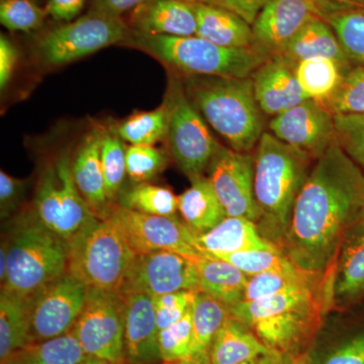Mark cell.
Returning <instances> with one entry per match:
<instances>
[{"instance_id": "1", "label": "cell", "mask_w": 364, "mask_h": 364, "mask_svg": "<svg viewBox=\"0 0 364 364\" xmlns=\"http://www.w3.org/2000/svg\"><path fill=\"white\" fill-rule=\"evenodd\" d=\"M363 191V172L334 141L299 191L282 252L304 272H334L345 235L359 219Z\"/></svg>"}, {"instance_id": "2", "label": "cell", "mask_w": 364, "mask_h": 364, "mask_svg": "<svg viewBox=\"0 0 364 364\" xmlns=\"http://www.w3.org/2000/svg\"><path fill=\"white\" fill-rule=\"evenodd\" d=\"M313 161L305 151L282 142L270 132H264L256 146L254 196L259 214L256 226L263 238L279 248Z\"/></svg>"}, {"instance_id": "3", "label": "cell", "mask_w": 364, "mask_h": 364, "mask_svg": "<svg viewBox=\"0 0 364 364\" xmlns=\"http://www.w3.org/2000/svg\"><path fill=\"white\" fill-rule=\"evenodd\" d=\"M186 95L205 121L231 149L250 153L264 133L263 112L252 78L181 75Z\"/></svg>"}, {"instance_id": "4", "label": "cell", "mask_w": 364, "mask_h": 364, "mask_svg": "<svg viewBox=\"0 0 364 364\" xmlns=\"http://www.w3.org/2000/svg\"><path fill=\"white\" fill-rule=\"evenodd\" d=\"M124 45L147 53L181 75L247 78L269 59L255 48L221 47L198 36L173 37L131 32Z\"/></svg>"}, {"instance_id": "5", "label": "cell", "mask_w": 364, "mask_h": 364, "mask_svg": "<svg viewBox=\"0 0 364 364\" xmlns=\"http://www.w3.org/2000/svg\"><path fill=\"white\" fill-rule=\"evenodd\" d=\"M66 243L69 274L88 287L121 294L136 254L109 218H93Z\"/></svg>"}, {"instance_id": "6", "label": "cell", "mask_w": 364, "mask_h": 364, "mask_svg": "<svg viewBox=\"0 0 364 364\" xmlns=\"http://www.w3.org/2000/svg\"><path fill=\"white\" fill-rule=\"evenodd\" d=\"M65 240L35 222L16 230L9 242V264L1 291L31 301L41 289L67 273Z\"/></svg>"}, {"instance_id": "7", "label": "cell", "mask_w": 364, "mask_h": 364, "mask_svg": "<svg viewBox=\"0 0 364 364\" xmlns=\"http://www.w3.org/2000/svg\"><path fill=\"white\" fill-rule=\"evenodd\" d=\"M165 105L168 109L169 151L181 171L191 181L203 176L220 146L207 122L189 100L181 78L169 76Z\"/></svg>"}, {"instance_id": "8", "label": "cell", "mask_w": 364, "mask_h": 364, "mask_svg": "<svg viewBox=\"0 0 364 364\" xmlns=\"http://www.w3.org/2000/svg\"><path fill=\"white\" fill-rule=\"evenodd\" d=\"M130 28L121 16L90 9L74 21L53 28L38 40L37 55L47 66H62L100 51L124 44Z\"/></svg>"}, {"instance_id": "9", "label": "cell", "mask_w": 364, "mask_h": 364, "mask_svg": "<svg viewBox=\"0 0 364 364\" xmlns=\"http://www.w3.org/2000/svg\"><path fill=\"white\" fill-rule=\"evenodd\" d=\"M36 220L66 242L97 217L79 193L68 155L48 166L35 198Z\"/></svg>"}, {"instance_id": "10", "label": "cell", "mask_w": 364, "mask_h": 364, "mask_svg": "<svg viewBox=\"0 0 364 364\" xmlns=\"http://www.w3.org/2000/svg\"><path fill=\"white\" fill-rule=\"evenodd\" d=\"M71 331L86 355L122 364L124 360V299L88 287L85 306Z\"/></svg>"}, {"instance_id": "11", "label": "cell", "mask_w": 364, "mask_h": 364, "mask_svg": "<svg viewBox=\"0 0 364 364\" xmlns=\"http://www.w3.org/2000/svg\"><path fill=\"white\" fill-rule=\"evenodd\" d=\"M109 220L124 235L136 255L170 251L198 260L203 253L196 242V233L176 215L141 214L122 207L112 208Z\"/></svg>"}, {"instance_id": "12", "label": "cell", "mask_w": 364, "mask_h": 364, "mask_svg": "<svg viewBox=\"0 0 364 364\" xmlns=\"http://www.w3.org/2000/svg\"><path fill=\"white\" fill-rule=\"evenodd\" d=\"M182 291H200L196 260L170 251H154L136 255L121 294H145L153 298Z\"/></svg>"}, {"instance_id": "13", "label": "cell", "mask_w": 364, "mask_h": 364, "mask_svg": "<svg viewBox=\"0 0 364 364\" xmlns=\"http://www.w3.org/2000/svg\"><path fill=\"white\" fill-rule=\"evenodd\" d=\"M88 287L68 272L31 299L32 338H55L71 331L85 306Z\"/></svg>"}, {"instance_id": "14", "label": "cell", "mask_w": 364, "mask_h": 364, "mask_svg": "<svg viewBox=\"0 0 364 364\" xmlns=\"http://www.w3.org/2000/svg\"><path fill=\"white\" fill-rule=\"evenodd\" d=\"M208 170L227 217L247 218L256 224L259 214L254 196L253 155L220 146Z\"/></svg>"}, {"instance_id": "15", "label": "cell", "mask_w": 364, "mask_h": 364, "mask_svg": "<svg viewBox=\"0 0 364 364\" xmlns=\"http://www.w3.org/2000/svg\"><path fill=\"white\" fill-rule=\"evenodd\" d=\"M268 128L279 140L305 151L315 160L336 141L334 116L313 100L273 117Z\"/></svg>"}, {"instance_id": "16", "label": "cell", "mask_w": 364, "mask_h": 364, "mask_svg": "<svg viewBox=\"0 0 364 364\" xmlns=\"http://www.w3.org/2000/svg\"><path fill=\"white\" fill-rule=\"evenodd\" d=\"M316 16L324 18L316 0H272L252 25L254 48L267 58L277 57Z\"/></svg>"}, {"instance_id": "17", "label": "cell", "mask_w": 364, "mask_h": 364, "mask_svg": "<svg viewBox=\"0 0 364 364\" xmlns=\"http://www.w3.org/2000/svg\"><path fill=\"white\" fill-rule=\"evenodd\" d=\"M327 294H322L272 317L262 318L249 328L268 348L282 355L296 348L320 324L325 304L331 301L326 296Z\"/></svg>"}, {"instance_id": "18", "label": "cell", "mask_w": 364, "mask_h": 364, "mask_svg": "<svg viewBox=\"0 0 364 364\" xmlns=\"http://www.w3.org/2000/svg\"><path fill=\"white\" fill-rule=\"evenodd\" d=\"M251 78L257 104L267 116H279L309 100L299 85L294 67L282 57L267 59Z\"/></svg>"}, {"instance_id": "19", "label": "cell", "mask_w": 364, "mask_h": 364, "mask_svg": "<svg viewBox=\"0 0 364 364\" xmlns=\"http://www.w3.org/2000/svg\"><path fill=\"white\" fill-rule=\"evenodd\" d=\"M124 299V358L131 364H151L160 358L159 329L152 296L130 294Z\"/></svg>"}, {"instance_id": "20", "label": "cell", "mask_w": 364, "mask_h": 364, "mask_svg": "<svg viewBox=\"0 0 364 364\" xmlns=\"http://www.w3.org/2000/svg\"><path fill=\"white\" fill-rule=\"evenodd\" d=\"M131 32L143 35L191 37L198 23L191 2L186 0H148L132 11Z\"/></svg>"}, {"instance_id": "21", "label": "cell", "mask_w": 364, "mask_h": 364, "mask_svg": "<svg viewBox=\"0 0 364 364\" xmlns=\"http://www.w3.org/2000/svg\"><path fill=\"white\" fill-rule=\"evenodd\" d=\"M364 298V222H358L345 235L332 284V306L346 309Z\"/></svg>"}, {"instance_id": "22", "label": "cell", "mask_w": 364, "mask_h": 364, "mask_svg": "<svg viewBox=\"0 0 364 364\" xmlns=\"http://www.w3.org/2000/svg\"><path fill=\"white\" fill-rule=\"evenodd\" d=\"M102 128L86 134L72 162V176L79 193L98 218L105 219L111 212L105 188L102 163Z\"/></svg>"}, {"instance_id": "23", "label": "cell", "mask_w": 364, "mask_h": 364, "mask_svg": "<svg viewBox=\"0 0 364 364\" xmlns=\"http://www.w3.org/2000/svg\"><path fill=\"white\" fill-rule=\"evenodd\" d=\"M191 4L198 23L196 36L221 47L234 49L254 48L252 26L240 16L212 4L203 2Z\"/></svg>"}, {"instance_id": "24", "label": "cell", "mask_w": 364, "mask_h": 364, "mask_svg": "<svg viewBox=\"0 0 364 364\" xmlns=\"http://www.w3.org/2000/svg\"><path fill=\"white\" fill-rule=\"evenodd\" d=\"M203 255H225L250 249L277 247L261 236L255 223L244 217H226L203 234H196ZM280 249V248H279Z\"/></svg>"}, {"instance_id": "25", "label": "cell", "mask_w": 364, "mask_h": 364, "mask_svg": "<svg viewBox=\"0 0 364 364\" xmlns=\"http://www.w3.org/2000/svg\"><path fill=\"white\" fill-rule=\"evenodd\" d=\"M296 68L306 59L326 57L338 62L345 68L350 61L347 58L336 33L324 18H312L289 43L279 56Z\"/></svg>"}, {"instance_id": "26", "label": "cell", "mask_w": 364, "mask_h": 364, "mask_svg": "<svg viewBox=\"0 0 364 364\" xmlns=\"http://www.w3.org/2000/svg\"><path fill=\"white\" fill-rule=\"evenodd\" d=\"M273 353L248 326L229 316L213 340L208 363L238 364Z\"/></svg>"}, {"instance_id": "27", "label": "cell", "mask_w": 364, "mask_h": 364, "mask_svg": "<svg viewBox=\"0 0 364 364\" xmlns=\"http://www.w3.org/2000/svg\"><path fill=\"white\" fill-rule=\"evenodd\" d=\"M191 181V188L178 196V212L195 233L203 234L222 222L227 213L208 177Z\"/></svg>"}, {"instance_id": "28", "label": "cell", "mask_w": 364, "mask_h": 364, "mask_svg": "<svg viewBox=\"0 0 364 364\" xmlns=\"http://www.w3.org/2000/svg\"><path fill=\"white\" fill-rule=\"evenodd\" d=\"M200 291L212 296L228 309L244 299L249 277L227 261L205 255L196 260Z\"/></svg>"}, {"instance_id": "29", "label": "cell", "mask_w": 364, "mask_h": 364, "mask_svg": "<svg viewBox=\"0 0 364 364\" xmlns=\"http://www.w3.org/2000/svg\"><path fill=\"white\" fill-rule=\"evenodd\" d=\"M31 301L1 291L0 294V358L1 364L26 349L32 340Z\"/></svg>"}, {"instance_id": "30", "label": "cell", "mask_w": 364, "mask_h": 364, "mask_svg": "<svg viewBox=\"0 0 364 364\" xmlns=\"http://www.w3.org/2000/svg\"><path fill=\"white\" fill-rule=\"evenodd\" d=\"M229 316V309L219 301L203 291L196 293L191 306L193 358L208 363L213 340Z\"/></svg>"}, {"instance_id": "31", "label": "cell", "mask_w": 364, "mask_h": 364, "mask_svg": "<svg viewBox=\"0 0 364 364\" xmlns=\"http://www.w3.org/2000/svg\"><path fill=\"white\" fill-rule=\"evenodd\" d=\"M294 70L306 97L323 102L336 90L347 68L335 60L318 57L299 62Z\"/></svg>"}, {"instance_id": "32", "label": "cell", "mask_w": 364, "mask_h": 364, "mask_svg": "<svg viewBox=\"0 0 364 364\" xmlns=\"http://www.w3.org/2000/svg\"><path fill=\"white\" fill-rule=\"evenodd\" d=\"M168 109L163 102L157 109L140 112L112 127L119 138L130 145L154 146L168 133Z\"/></svg>"}, {"instance_id": "33", "label": "cell", "mask_w": 364, "mask_h": 364, "mask_svg": "<svg viewBox=\"0 0 364 364\" xmlns=\"http://www.w3.org/2000/svg\"><path fill=\"white\" fill-rule=\"evenodd\" d=\"M119 207L141 214L171 217L178 210V196L167 188L142 182L121 191Z\"/></svg>"}, {"instance_id": "34", "label": "cell", "mask_w": 364, "mask_h": 364, "mask_svg": "<svg viewBox=\"0 0 364 364\" xmlns=\"http://www.w3.org/2000/svg\"><path fill=\"white\" fill-rule=\"evenodd\" d=\"M321 275L324 274L304 272L294 264L282 269L260 273L249 277L243 301H251L267 298L291 287L308 284Z\"/></svg>"}, {"instance_id": "35", "label": "cell", "mask_w": 364, "mask_h": 364, "mask_svg": "<svg viewBox=\"0 0 364 364\" xmlns=\"http://www.w3.org/2000/svg\"><path fill=\"white\" fill-rule=\"evenodd\" d=\"M87 358L72 331L26 348L21 364H79Z\"/></svg>"}, {"instance_id": "36", "label": "cell", "mask_w": 364, "mask_h": 364, "mask_svg": "<svg viewBox=\"0 0 364 364\" xmlns=\"http://www.w3.org/2000/svg\"><path fill=\"white\" fill-rule=\"evenodd\" d=\"M324 18L336 33L347 58L364 65V9L336 11Z\"/></svg>"}, {"instance_id": "37", "label": "cell", "mask_w": 364, "mask_h": 364, "mask_svg": "<svg viewBox=\"0 0 364 364\" xmlns=\"http://www.w3.org/2000/svg\"><path fill=\"white\" fill-rule=\"evenodd\" d=\"M127 146L112 127L102 128V163L109 203L114 202L127 176Z\"/></svg>"}, {"instance_id": "38", "label": "cell", "mask_w": 364, "mask_h": 364, "mask_svg": "<svg viewBox=\"0 0 364 364\" xmlns=\"http://www.w3.org/2000/svg\"><path fill=\"white\" fill-rule=\"evenodd\" d=\"M336 114H364V65L347 69L334 92L321 102Z\"/></svg>"}, {"instance_id": "39", "label": "cell", "mask_w": 364, "mask_h": 364, "mask_svg": "<svg viewBox=\"0 0 364 364\" xmlns=\"http://www.w3.org/2000/svg\"><path fill=\"white\" fill-rule=\"evenodd\" d=\"M217 258L231 263L248 277L294 264L279 247L250 249L217 256Z\"/></svg>"}, {"instance_id": "40", "label": "cell", "mask_w": 364, "mask_h": 364, "mask_svg": "<svg viewBox=\"0 0 364 364\" xmlns=\"http://www.w3.org/2000/svg\"><path fill=\"white\" fill-rule=\"evenodd\" d=\"M160 358L164 363L193 358V332L191 309L176 324L159 331Z\"/></svg>"}, {"instance_id": "41", "label": "cell", "mask_w": 364, "mask_h": 364, "mask_svg": "<svg viewBox=\"0 0 364 364\" xmlns=\"http://www.w3.org/2000/svg\"><path fill=\"white\" fill-rule=\"evenodd\" d=\"M47 16L46 9L33 0H0V21L4 28L13 32L38 30Z\"/></svg>"}, {"instance_id": "42", "label": "cell", "mask_w": 364, "mask_h": 364, "mask_svg": "<svg viewBox=\"0 0 364 364\" xmlns=\"http://www.w3.org/2000/svg\"><path fill=\"white\" fill-rule=\"evenodd\" d=\"M127 176L136 183L151 181L166 167L164 151L154 146L130 145L126 152Z\"/></svg>"}, {"instance_id": "43", "label": "cell", "mask_w": 364, "mask_h": 364, "mask_svg": "<svg viewBox=\"0 0 364 364\" xmlns=\"http://www.w3.org/2000/svg\"><path fill=\"white\" fill-rule=\"evenodd\" d=\"M334 124L340 147L364 171V114H336Z\"/></svg>"}, {"instance_id": "44", "label": "cell", "mask_w": 364, "mask_h": 364, "mask_svg": "<svg viewBox=\"0 0 364 364\" xmlns=\"http://www.w3.org/2000/svg\"><path fill=\"white\" fill-rule=\"evenodd\" d=\"M196 293L198 291H182L153 296L159 331L176 324L189 312Z\"/></svg>"}, {"instance_id": "45", "label": "cell", "mask_w": 364, "mask_h": 364, "mask_svg": "<svg viewBox=\"0 0 364 364\" xmlns=\"http://www.w3.org/2000/svg\"><path fill=\"white\" fill-rule=\"evenodd\" d=\"M322 364H364V329L337 345Z\"/></svg>"}, {"instance_id": "46", "label": "cell", "mask_w": 364, "mask_h": 364, "mask_svg": "<svg viewBox=\"0 0 364 364\" xmlns=\"http://www.w3.org/2000/svg\"><path fill=\"white\" fill-rule=\"evenodd\" d=\"M26 181L9 176L4 170L0 171V210L1 217H7L14 212L25 193Z\"/></svg>"}, {"instance_id": "47", "label": "cell", "mask_w": 364, "mask_h": 364, "mask_svg": "<svg viewBox=\"0 0 364 364\" xmlns=\"http://www.w3.org/2000/svg\"><path fill=\"white\" fill-rule=\"evenodd\" d=\"M189 2H203L222 7L240 16L252 26L260 11L272 0H186Z\"/></svg>"}, {"instance_id": "48", "label": "cell", "mask_w": 364, "mask_h": 364, "mask_svg": "<svg viewBox=\"0 0 364 364\" xmlns=\"http://www.w3.org/2000/svg\"><path fill=\"white\" fill-rule=\"evenodd\" d=\"M18 52L16 46L6 36H0V88L4 90L13 77L16 64H18Z\"/></svg>"}, {"instance_id": "49", "label": "cell", "mask_w": 364, "mask_h": 364, "mask_svg": "<svg viewBox=\"0 0 364 364\" xmlns=\"http://www.w3.org/2000/svg\"><path fill=\"white\" fill-rule=\"evenodd\" d=\"M85 0H48V16L57 21H71L80 14Z\"/></svg>"}, {"instance_id": "50", "label": "cell", "mask_w": 364, "mask_h": 364, "mask_svg": "<svg viewBox=\"0 0 364 364\" xmlns=\"http://www.w3.org/2000/svg\"><path fill=\"white\" fill-rule=\"evenodd\" d=\"M146 1L148 0H93L91 9L122 18V14L133 11Z\"/></svg>"}, {"instance_id": "51", "label": "cell", "mask_w": 364, "mask_h": 364, "mask_svg": "<svg viewBox=\"0 0 364 364\" xmlns=\"http://www.w3.org/2000/svg\"><path fill=\"white\" fill-rule=\"evenodd\" d=\"M326 14L348 9H364V0H316Z\"/></svg>"}, {"instance_id": "52", "label": "cell", "mask_w": 364, "mask_h": 364, "mask_svg": "<svg viewBox=\"0 0 364 364\" xmlns=\"http://www.w3.org/2000/svg\"><path fill=\"white\" fill-rule=\"evenodd\" d=\"M7 264H9V242L1 244L0 249V280L4 284L7 275Z\"/></svg>"}, {"instance_id": "53", "label": "cell", "mask_w": 364, "mask_h": 364, "mask_svg": "<svg viewBox=\"0 0 364 364\" xmlns=\"http://www.w3.org/2000/svg\"><path fill=\"white\" fill-rule=\"evenodd\" d=\"M282 354L273 353L269 355L261 356V358L252 359L238 364H284ZM208 364V363H207Z\"/></svg>"}, {"instance_id": "54", "label": "cell", "mask_w": 364, "mask_h": 364, "mask_svg": "<svg viewBox=\"0 0 364 364\" xmlns=\"http://www.w3.org/2000/svg\"><path fill=\"white\" fill-rule=\"evenodd\" d=\"M79 364H117L111 363V361L105 360V359H100L97 358H92V356H87L85 360L81 361Z\"/></svg>"}, {"instance_id": "55", "label": "cell", "mask_w": 364, "mask_h": 364, "mask_svg": "<svg viewBox=\"0 0 364 364\" xmlns=\"http://www.w3.org/2000/svg\"><path fill=\"white\" fill-rule=\"evenodd\" d=\"M165 364H205L198 359H184V360L172 361V363H165Z\"/></svg>"}, {"instance_id": "56", "label": "cell", "mask_w": 364, "mask_h": 364, "mask_svg": "<svg viewBox=\"0 0 364 364\" xmlns=\"http://www.w3.org/2000/svg\"><path fill=\"white\" fill-rule=\"evenodd\" d=\"M359 220L364 222V191H363V205H361V210L360 215H359Z\"/></svg>"}, {"instance_id": "57", "label": "cell", "mask_w": 364, "mask_h": 364, "mask_svg": "<svg viewBox=\"0 0 364 364\" xmlns=\"http://www.w3.org/2000/svg\"><path fill=\"white\" fill-rule=\"evenodd\" d=\"M289 364H308V363H306V361L304 360V359H296V360H294L293 363H291Z\"/></svg>"}, {"instance_id": "58", "label": "cell", "mask_w": 364, "mask_h": 364, "mask_svg": "<svg viewBox=\"0 0 364 364\" xmlns=\"http://www.w3.org/2000/svg\"><path fill=\"white\" fill-rule=\"evenodd\" d=\"M2 364H21V361L14 360V359H11V360L6 361V363Z\"/></svg>"}]
</instances>
